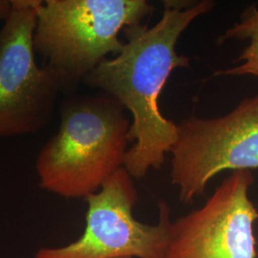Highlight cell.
Listing matches in <instances>:
<instances>
[{
  "instance_id": "1",
  "label": "cell",
  "mask_w": 258,
  "mask_h": 258,
  "mask_svg": "<svg viewBox=\"0 0 258 258\" xmlns=\"http://www.w3.org/2000/svg\"><path fill=\"white\" fill-rule=\"evenodd\" d=\"M165 3L163 16L153 27L140 23L124 28L126 42L120 54L104 59L83 80L132 114L128 140L135 143L127 149L123 167L137 179L150 168H160L177 142L178 124L162 115L158 100L171 72L189 63L188 57L176 52L179 37L194 19L213 7L209 0L189 7Z\"/></svg>"
},
{
  "instance_id": "2",
  "label": "cell",
  "mask_w": 258,
  "mask_h": 258,
  "mask_svg": "<svg viewBox=\"0 0 258 258\" xmlns=\"http://www.w3.org/2000/svg\"><path fill=\"white\" fill-rule=\"evenodd\" d=\"M130 124L107 94L63 102L58 130L37 157L40 187L67 199L99 191L123 167Z\"/></svg>"
},
{
  "instance_id": "3",
  "label": "cell",
  "mask_w": 258,
  "mask_h": 258,
  "mask_svg": "<svg viewBox=\"0 0 258 258\" xmlns=\"http://www.w3.org/2000/svg\"><path fill=\"white\" fill-rule=\"evenodd\" d=\"M153 10L146 0L40 1L35 52L55 76L60 92L71 91L107 55L120 54L124 43L119 34Z\"/></svg>"
},
{
  "instance_id": "4",
  "label": "cell",
  "mask_w": 258,
  "mask_h": 258,
  "mask_svg": "<svg viewBox=\"0 0 258 258\" xmlns=\"http://www.w3.org/2000/svg\"><path fill=\"white\" fill-rule=\"evenodd\" d=\"M40 0H12L0 29V138L35 134L55 113L60 87L55 76L38 66L34 48Z\"/></svg>"
},
{
  "instance_id": "5",
  "label": "cell",
  "mask_w": 258,
  "mask_h": 258,
  "mask_svg": "<svg viewBox=\"0 0 258 258\" xmlns=\"http://www.w3.org/2000/svg\"><path fill=\"white\" fill-rule=\"evenodd\" d=\"M178 128L171 183L179 187L183 203L203 195L212 178L225 170L258 168V95L244 99L225 116H194Z\"/></svg>"
},
{
  "instance_id": "6",
  "label": "cell",
  "mask_w": 258,
  "mask_h": 258,
  "mask_svg": "<svg viewBox=\"0 0 258 258\" xmlns=\"http://www.w3.org/2000/svg\"><path fill=\"white\" fill-rule=\"evenodd\" d=\"M86 227L80 239L60 248H42L35 258H164L170 209L159 204L157 225L141 223L133 216L138 194L131 176L121 167L86 198Z\"/></svg>"
},
{
  "instance_id": "7",
  "label": "cell",
  "mask_w": 258,
  "mask_h": 258,
  "mask_svg": "<svg viewBox=\"0 0 258 258\" xmlns=\"http://www.w3.org/2000/svg\"><path fill=\"white\" fill-rule=\"evenodd\" d=\"M251 170H235L203 206L171 223L164 258H256Z\"/></svg>"
},
{
  "instance_id": "8",
  "label": "cell",
  "mask_w": 258,
  "mask_h": 258,
  "mask_svg": "<svg viewBox=\"0 0 258 258\" xmlns=\"http://www.w3.org/2000/svg\"><path fill=\"white\" fill-rule=\"evenodd\" d=\"M249 40L241 55L233 61L239 62L230 69L216 72L214 76H253L258 78V8L251 5L241 16V20L228 29L219 38L223 43L229 39Z\"/></svg>"
},
{
  "instance_id": "9",
  "label": "cell",
  "mask_w": 258,
  "mask_h": 258,
  "mask_svg": "<svg viewBox=\"0 0 258 258\" xmlns=\"http://www.w3.org/2000/svg\"><path fill=\"white\" fill-rule=\"evenodd\" d=\"M12 8V0H0V21H6L11 15Z\"/></svg>"
}]
</instances>
